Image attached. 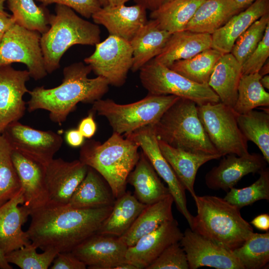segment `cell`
<instances>
[{
	"instance_id": "obj_6",
	"label": "cell",
	"mask_w": 269,
	"mask_h": 269,
	"mask_svg": "<svg viewBox=\"0 0 269 269\" xmlns=\"http://www.w3.org/2000/svg\"><path fill=\"white\" fill-rule=\"evenodd\" d=\"M156 135L172 147L187 151L220 154L209 140L193 101L179 98L153 125Z\"/></svg>"
},
{
	"instance_id": "obj_2",
	"label": "cell",
	"mask_w": 269,
	"mask_h": 269,
	"mask_svg": "<svg viewBox=\"0 0 269 269\" xmlns=\"http://www.w3.org/2000/svg\"><path fill=\"white\" fill-rule=\"evenodd\" d=\"M91 71V67L82 62L65 67L63 79L59 86L50 89L37 87L29 91L28 111H47L53 122L62 125L77 104L93 103L108 92V81L101 76L89 78Z\"/></svg>"
},
{
	"instance_id": "obj_11",
	"label": "cell",
	"mask_w": 269,
	"mask_h": 269,
	"mask_svg": "<svg viewBox=\"0 0 269 269\" xmlns=\"http://www.w3.org/2000/svg\"><path fill=\"white\" fill-rule=\"evenodd\" d=\"M95 46V51L84 59L85 63L97 76L105 78L109 85H124L133 65V50L130 42L109 35Z\"/></svg>"
},
{
	"instance_id": "obj_17",
	"label": "cell",
	"mask_w": 269,
	"mask_h": 269,
	"mask_svg": "<svg viewBox=\"0 0 269 269\" xmlns=\"http://www.w3.org/2000/svg\"><path fill=\"white\" fill-rule=\"evenodd\" d=\"M128 247L119 237L96 233L71 252L91 269H116L126 262Z\"/></svg>"
},
{
	"instance_id": "obj_5",
	"label": "cell",
	"mask_w": 269,
	"mask_h": 269,
	"mask_svg": "<svg viewBox=\"0 0 269 269\" xmlns=\"http://www.w3.org/2000/svg\"><path fill=\"white\" fill-rule=\"evenodd\" d=\"M48 17L49 29L41 34L40 45L45 69L51 73L60 67L65 52L76 44L94 46L100 42L98 24L79 16L71 8L56 4Z\"/></svg>"
},
{
	"instance_id": "obj_38",
	"label": "cell",
	"mask_w": 269,
	"mask_h": 269,
	"mask_svg": "<svg viewBox=\"0 0 269 269\" xmlns=\"http://www.w3.org/2000/svg\"><path fill=\"white\" fill-rule=\"evenodd\" d=\"M7 0L15 23L41 34L48 30L49 14L44 7L37 5L34 0Z\"/></svg>"
},
{
	"instance_id": "obj_31",
	"label": "cell",
	"mask_w": 269,
	"mask_h": 269,
	"mask_svg": "<svg viewBox=\"0 0 269 269\" xmlns=\"http://www.w3.org/2000/svg\"><path fill=\"white\" fill-rule=\"evenodd\" d=\"M174 202L171 194L146 206L132 225L120 239L128 247L133 246L142 236L173 219L172 207Z\"/></svg>"
},
{
	"instance_id": "obj_23",
	"label": "cell",
	"mask_w": 269,
	"mask_h": 269,
	"mask_svg": "<svg viewBox=\"0 0 269 269\" xmlns=\"http://www.w3.org/2000/svg\"><path fill=\"white\" fill-rule=\"evenodd\" d=\"M269 12V0H256L211 34L212 48L223 54L230 53L237 38L255 21Z\"/></svg>"
},
{
	"instance_id": "obj_47",
	"label": "cell",
	"mask_w": 269,
	"mask_h": 269,
	"mask_svg": "<svg viewBox=\"0 0 269 269\" xmlns=\"http://www.w3.org/2000/svg\"><path fill=\"white\" fill-rule=\"evenodd\" d=\"M78 130L85 138H91L95 134L97 125L92 112L80 121Z\"/></svg>"
},
{
	"instance_id": "obj_24",
	"label": "cell",
	"mask_w": 269,
	"mask_h": 269,
	"mask_svg": "<svg viewBox=\"0 0 269 269\" xmlns=\"http://www.w3.org/2000/svg\"><path fill=\"white\" fill-rule=\"evenodd\" d=\"M160 149L176 176L193 199L194 185L199 168L207 162L222 157L220 154L196 153L175 148L158 140Z\"/></svg>"
},
{
	"instance_id": "obj_58",
	"label": "cell",
	"mask_w": 269,
	"mask_h": 269,
	"mask_svg": "<svg viewBox=\"0 0 269 269\" xmlns=\"http://www.w3.org/2000/svg\"><path fill=\"white\" fill-rule=\"evenodd\" d=\"M6 0H0V13H7L4 10V6H3L4 3Z\"/></svg>"
},
{
	"instance_id": "obj_29",
	"label": "cell",
	"mask_w": 269,
	"mask_h": 269,
	"mask_svg": "<svg viewBox=\"0 0 269 269\" xmlns=\"http://www.w3.org/2000/svg\"><path fill=\"white\" fill-rule=\"evenodd\" d=\"M116 200L109 185L95 170L88 167L67 206L77 209H91L113 206Z\"/></svg>"
},
{
	"instance_id": "obj_45",
	"label": "cell",
	"mask_w": 269,
	"mask_h": 269,
	"mask_svg": "<svg viewBox=\"0 0 269 269\" xmlns=\"http://www.w3.org/2000/svg\"><path fill=\"white\" fill-rule=\"evenodd\" d=\"M43 6L52 3L68 6L85 18L92 17L102 5L100 0H36Z\"/></svg>"
},
{
	"instance_id": "obj_30",
	"label": "cell",
	"mask_w": 269,
	"mask_h": 269,
	"mask_svg": "<svg viewBox=\"0 0 269 269\" xmlns=\"http://www.w3.org/2000/svg\"><path fill=\"white\" fill-rule=\"evenodd\" d=\"M242 75V65L235 57L231 53L224 54L217 61L208 84L221 103L233 108Z\"/></svg>"
},
{
	"instance_id": "obj_10",
	"label": "cell",
	"mask_w": 269,
	"mask_h": 269,
	"mask_svg": "<svg viewBox=\"0 0 269 269\" xmlns=\"http://www.w3.org/2000/svg\"><path fill=\"white\" fill-rule=\"evenodd\" d=\"M41 34L16 23L2 36L0 43V66L21 63L25 65L30 77L35 80L44 78L45 68L40 45Z\"/></svg>"
},
{
	"instance_id": "obj_49",
	"label": "cell",
	"mask_w": 269,
	"mask_h": 269,
	"mask_svg": "<svg viewBox=\"0 0 269 269\" xmlns=\"http://www.w3.org/2000/svg\"><path fill=\"white\" fill-rule=\"evenodd\" d=\"M251 224L258 230L268 231L269 229V215L268 214H262L255 217Z\"/></svg>"
},
{
	"instance_id": "obj_44",
	"label": "cell",
	"mask_w": 269,
	"mask_h": 269,
	"mask_svg": "<svg viewBox=\"0 0 269 269\" xmlns=\"http://www.w3.org/2000/svg\"><path fill=\"white\" fill-rule=\"evenodd\" d=\"M269 24L257 47L242 64V74H249L259 72L261 68L269 59Z\"/></svg>"
},
{
	"instance_id": "obj_36",
	"label": "cell",
	"mask_w": 269,
	"mask_h": 269,
	"mask_svg": "<svg viewBox=\"0 0 269 269\" xmlns=\"http://www.w3.org/2000/svg\"><path fill=\"white\" fill-rule=\"evenodd\" d=\"M262 77L258 72L242 75L233 107L237 114H245L259 107H269V93L261 84Z\"/></svg>"
},
{
	"instance_id": "obj_43",
	"label": "cell",
	"mask_w": 269,
	"mask_h": 269,
	"mask_svg": "<svg viewBox=\"0 0 269 269\" xmlns=\"http://www.w3.org/2000/svg\"><path fill=\"white\" fill-rule=\"evenodd\" d=\"M146 269H189L186 254L180 242L167 247Z\"/></svg>"
},
{
	"instance_id": "obj_39",
	"label": "cell",
	"mask_w": 269,
	"mask_h": 269,
	"mask_svg": "<svg viewBox=\"0 0 269 269\" xmlns=\"http://www.w3.org/2000/svg\"><path fill=\"white\" fill-rule=\"evenodd\" d=\"M12 150L7 139L0 133V206L13 197L21 189L12 160Z\"/></svg>"
},
{
	"instance_id": "obj_54",
	"label": "cell",
	"mask_w": 269,
	"mask_h": 269,
	"mask_svg": "<svg viewBox=\"0 0 269 269\" xmlns=\"http://www.w3.org/2000/svg\"><path fill=\"white\" fill-rule=\"evenodd\" d=\"M262 76L268 75L269 73V62L268 60L263 66L261 68L258 72Z\"/></svg>"
},
{
	"instance_id": "obj_59",
	"label": "cell",
	"mask_w": 269,
	"mask_h": 269,
	"mask_svg": "<svg viewBox=\"0 0 269 269\" xmlns=\"http://www.w3.org/2000/svg\"><path fill=\"white\" fill-rule=\"evenodd\" d=\"M102 7L108 5V2L107 0H100Z\"/></svg>"
},
{
	"instance_id": "obj_35",
	"label": "cell",
	"mask_w": 269,
	"mask_h": 269,
	"mask_svg": "<svg viewBox=\"0 0 269 269\" xmlns=\"http://www.w3.org/2000/svg\"><path fill=\"white\" fill-rule=\"evenodd\" d=\"M238 126L248 141L254 142L269 163V111L253 110L238 114Z\"/></svg>"
},
{
	"instance_id": "obj_48",
	"label": "cell",
	"mask_w": 269,
	"mask_h": 269,
	"mask_svg": "<svg viewBox=\"0 0 269 269\" xmlns=\"http://www.w3.org/2000/svg\"><path fill=\"white\" fill-rule=\"evenodd\" d=\"M65 138L69 146L77 147L83 145L85 137L78 129H70L65 132Z\"/></svg>"
},
{
	"instance_id": "obj_16",
	"label": "cell",
	"mask_w": 269,
	"mask_h": 269,
	"mask_svg": "<svg viewBox=\"0 0 269 269\" xmlns=\"http://www.w3.org/2000/svg\"><path fill=\"white\" fill-rule=\"evenodd\" d=\"M30 77L27 70H16L10 65L0 66V133L24 115L23 97L29 92L26 83Z\"/></svg>"
},
{
	"instance_id": "obj_51",
	"label": "cell",
	"mask_w": 269,
	"mask_h": 269,
	"mask_svg": "<svg viewBox=\"0 0 269 269\" xmlns=\"http://www.w3.org/2000/svg\"><path fill=\"white\" fill-rule=\"evenodd\" d=\"M15 22L12 15L7 13H0V32L4 33Z\"/></svg>"
},
{
	"instance_id": "obj_25",
	"label": "cell",
	"mask_w": 269,
	"mask_h": 269,
	"mask_svg": "<svg viewBox=\"0 0 269 269\" xmlns=\"http://www.w3.org/2000/svg\"><path fill=\"white\" fill-rule=\"evenodd\" d=\"M211 48V34L184 30L172 33L161 53L154 60L169 67L176 61L190 58Z\"/></svg>"
},
{
	"instance_id": "obj_37",
	"label": "cell",
	"mask_w": 269,
	"mask_h": 269,
	"mask_svg": "<svg viewBox=\"0 0 269 269\" xmlns=\"http://www.w3.org/2000/svg\"><path fill=\"white\" fill-rule=\"evenodd\" d=\"M244 269L263 268L269 261V232L253 233L239 248L232 251Z\"/></svg>"
},
{
	"instance_id": "obj_40",
	"label": "cell",
	"mask_w": 269,
	"mask_h": 269,
	"mask_svg": "<svg viewBox=\"0 0 269 269\" xmlns=\"http://www.w3.org/2000/svg\"><path fill=\"white\" fill-rule=\"evenodd\" d=\"M259 178L252 185L241 189L231 188L224 199L241 209L261 200H269V169L259 173Z\"/></svg>"
},
{
	"instance_id": "obj_27",
	"label": "cell",
	"mask_w": 269,
	"mask_h": 269,
	"mask_svg": "<svg viewBox=\"0 0 269 269\" xmlns=\"http://www.w3.org/2000/svg\"><path fill=\"white\" fill-rule=\"evenodd\" d=\"M242 10L234 0H206L197 8L185 30L212 34Z\"/></svg>"
},
{
	"instance_id": "obj_34",
	"label": "cell",
	"mask_w": 269,
	"mask_h": 269,
	"mask_svg": "<svg viewBox=\"0 0 269 269\" xmlns=\"http://www.w3.org/2000/svg\"><path fill=\"white\" fill-rule=\"evenodd\" d=\"M223 54L211 48L186 59L174 62L169 68L197 84H208L214 68Z\"/></svg>"
},
{
	"instance_id": "obj_57",
	"label": "cell",
	"mask_w": 269,
	"mask_h": 269,
	"mask_svg": "<svg viewBox=\"0 0 269 269\" xmlns=\"http://www.w3.org/2000/svg\"><path fill=\"white\" fill-rule=\"evenodd\" d=\"M108 5L111 6H116L122 4H125L126 2L130 0H107Z\"/></svg>"
},
{
	"instance_id": "obj_9",
	"label": "cell",
	"mask_w": 269,
	"mask_h": 269,
	"mask_svg": "<svg viewBox=\"0 0 269 269\" xmlns=\"http://www.w3.org/2000/svg\"><path fill=\"white\" fill-rule=\"evenodd\" d=\"M198 117L207 135L222 156L248 154V140L237 123L238 114L221 103L197 106Z\"/></svg>"
},
{
	"instance_id": "obj_41",
	"label": "cell",
	"mask_w": 269,
	"mask_h": 269,
	"mask_svg": "<svg viewBox=\"0 0 269 269\" xmlns=\"http://www.w3.org/2000/svg\"><path fill=\"white\" fill-rule=\"evenodd\" d=\"M269 24V12L255 21L236 40L231 53L242 65L263 38Z\"/></svg>"
},
{
	"instance_id": "obj_15",
	"label": "cell",
	"mask_w": 269,
	"mask_h": 269,
	"mask_svg": "<svg viewBox=\"0 0 269 269\" xmlns=\"http://www.w3.org/2000/svg\"><path fill=\"white\" fill-rule=\"evenodd\" d=\"M88 169V166L79 159L67 161L60 158H53L45 166L48 205H67Z\"/></svg>"
},
{
	"instance_id": "obj_8",
	"label": "cell",
	"mask_w": 269,
	"mask_h": 269,
	"mask_svg": "<svg viewBox=\"0 0 269 269\" xmlns=\"http://www.w3.org/2000/svg\"><path fill=\"white\" fill-rule=\"evenodd\" d=\"M139 78L149 94L174 95L190 100L197 106L220 102L208 84L193 82L154 59L139 69Z\"/></svg>"
},
{
	"instance_id": "obj_46",
	"label": "cell",
	"mask_w": 269,
	"mask_h": 269,
	"mask_svg": "<svg viewBox=\"0 0 269 269\" xmlns=\"http://www.w3.org/2000/svg\"><path fill=\"white\" fill-rule=\"evenodd\" d=\"M53 263L51 269H85L87 267L72 252L58 253Z\"/></svg>"
},
{
	"instance_id": "obj_4",
	"label": "cell",
	"mask_w": 269,
	"mask_h": 269,
	"mask_svg": "<svg viewBox=\"0 0 269 269\" xmlns=\"http://www.w3.org/2000/svg\"><path fill=\"white\" fill-rule=\"evenodd\" d=\"M197 213L190 229L231 251L240 247L254 233L238 207L224 198L212 195L194 198Z\"/></svg>"
},
{
	"instance_id": "obj_19",
	"label": "cell",
	"mask_w": 269,
	"mask_h": 269,
	"mask_svg": "<svg viewBox=\"0 0 269 269\" xmlns=\"http://www.w3.org/2000/svg\"><path fill=\"white\" fill-rule=\"evenodd\" d=\"M218 165L213 167L205 176V183L212 189L229 191L244 176L259 173L267 167V162L259 153L238 156L234 154L225 155Z\"/></svg>"
},
{
	"instance_id": "obj_56",
	"label": "cell",
	"mask_w": 269,
	"mask_h": 269,
	"mask_svg": "<svg viewBox=\"0 0 269 269\" xmlns=\"http://www.w3.org/2000/svg\"><path fill=\"white\" fill-rule=\"evenodd\" d=\"M116 269H137L135 266L127 261L118 266Z\"/></svg>"
},
{
	"instance_id": "obj_52",
	"label": "cell",
	"mask_w": 269,
	"mask_h": 269,
	"mask_svg": "<svg viewBox=\"0 0 269 269\" xmlns=\"http://www.w3.org/2000/svg\"><path fill=\"white\" fill-rule=\"evenodd\" d=\"M256 0H234L238 6L244 10L251 5Z\"/></svg>"
},
{
	"instance_id": "obj_55",
	"label": "cell",
	"mask_w": 269,
	"mask_h": 269,
	"mask_svg": "<svg viewBox=\"0 0 269 269\" xmlns=\"http://www.w3.org/2000/svg\"><path fill=\"white\" fill-rule=\"evenodd\" d=\"M260 82L262 86L267 90L269 89V76L266 75L261 77Z\"/></svg>"
},
{
	"instance_id": "obj_50",
	"label": "cell",
	"mask_w": 269,
	"mask_h": 269,
	"mask_svg": "<svg viewBox=\"0 0 269 269\" xmlns=\"http://www.w3.org/2000/svg\"><path fill=\"white\" fill-rule=\"evenodd\" d=\"M171 0H134L136 4H140L151 11L154 10Z\"/></svg>"
},
{
	"instance_id": "obj_7",
	"label": "cell",
	"mask_w": 269,
	"mask_h": 269,
	"mask_svg": "<svg viewBox=\"0 0 269 269\" xmlns=\"http://www.w3.org/2000/svg\"><path fill=\"white\" fill-rule=\"evenodd\" d=\"M179 98L148 94L141 100L127 104L101 99L93 103L92 110L107 119L113 132L125 135L143 127L155 124Z\"/></svg>"
},
{
	"instance_id": "obj_21",
	"label": "cell",
	"mask_w": 269,
	"mask_h": 269,
	"mask_svg": "<svg viewBox=\"0 0 269 269\" xmlns=\"http://www.w3.org/2000/svg\"><path fill=\"white\" fill-rule=\"evenodd\" d=\"M92 18L95 23L103 25L110 35L129 42L147 21L146 8L138 4L108 5L94 13Z\"/></svg>"
},
{
	"instance_id": "obj_26",
	"label": "cell",
	"mask_w": 269,
	"mask_h": 269,
	"mask_svg": "<svg viewBox=\"0 0 269 269\" xmlns=\"http://www.w3.org/2000/svg\"><path fill=\"white\" fill-rule=\"evenodd\" d=\"M132 185L134 196L146 205L155 203L170 194L169 190L161 181L157 173L143 152L127 178Z\"/></svg>"
},
{
	"instance_id": "obj_20",
	"label": "cell",
	"mask_w": 269,
	"mask_h": 269,
	"mask_svg": "<svg viewBox=\"0 0 269 269\" xmlns=\"http://www.w3.org/2000/svg\"><path fill=\"white\" fill-rule=\"evenodd\" d=\"M23 190L0 206V251L4 255L31 244L27 232L22 229L30 216Z\"/></svg>"
},
{
	"instance_id": "obj_13",
	"label": "cell",
	"mask_w": 269,
	"mask_h": 269,
	"mask_svg": "<svg viewBox=\"0 0 269 269\" xmlns=\"http://www.w3.org/2000/svg\"><path fill=\"white\" fill-rule=\"evenodd\" d=\"M124 136L133 139L138 144L157 174L167 184L177 209L190 226L193 216L187 208L186 189L163 155L153 125L143 127Z\"/></svg>"
},
{
	"instance_id": "obj_42",
	"label": "cell",
	"mask_w": 269,
	"mask_h": 269,
	"mask_svg": "<svg viewBox=\"0 0 269 269\" xmlns=\"http://www.w3.org/2000/svg\"><path fill=\"white\" fill-rule=\"evenodd\" d=\"M36 249L31 243L5 255V259L9 264H13L21 269H47L58 253L50 249L37 253Z\"/></svg>"
},
{
	"instance_id": "obj_22",
	"label": "cell",
	"mask_w": 269,
	"mask_h": 269,
	"mask_svg": "<svg viewBox=\"0 0 269 269\" xmlns=\"http://www.w3.org/2000/svg\"><path fill=\"white\" fill-rule=\"evenodd\" d=\"M11 157L23 190V205L29 210L30 214L47 206L49 198L45 166L13 149Z\"/></svg>"
},
{
	"instance_id": "obj_32",
	"label": "cell",
	"mask_w": 269,
	"mask_h": 269,
	"mask_svg": "<svg viewBox=\"0 0 269 269\" xmlns=\"http://www.w3.org/2000/svg\"><path fill=\"white\" fill-rule=\"evenodd\" d=\"M146 206L129 191L116 199L112 210L97 233L116 237L124 235Z\"/></svg>"
},
{
	"instance_id": "obj_14",
	"label": "cell",
	"mask_w": 269,
	"mask_h": 269,
	"mask_svg": "<svg viewBox=\"0 0 269 269\" xmlns=\"http://www.w3.org/2000/svg\"><path fill=\"white\" fill-rule=\"evenodd\" d=\"M180 244L189 269L209 267L217 269H244L233 252L187 228Z\"/></svg>"
},
{
	"instance_id": "obj_1",
	"label": "cell",
	"mask_w": 269,
	"mask_h": 269,
	"mask_svg": "<svg viewBox=\"0 0 269 269\" xmlns=\"http://www.w3.org/2000/svg\"><path fill=\"white\" fill-rule=\"evenodd\" d=\"M113 206L77 209L48 205L31 213V221L26 232L37 249H52L58 253L71 252L97 233Z\"/></svg>"
},
{
	"instance_id": "obj_3",
	"label": "cell",
	"mask_w": 269,
	"mask_h": 269,
	"mask_svg": "<svg viewBox=\"0 0 269 269\" xmlns=\"http://www.w3.org/2000/svg\"><path fill=\"white\" fill-rule=\"evenodd\" d=\"M113 132L105 142H84L79 160L98 172L111 188L115 198L126 191L127 178L137 163L138 144L133 139Z\"/></svg>"
},
{
	"instance_id": "obj_12",
	"label": "cell",
	"mask_w": 269,
	"mask_h": 269,
	"mask_svg": "<svg viewBox=\"0 0 269 269\" xmlns=\"http://www.w3.org/2000/svg\"><path fill=\"white\" fill-rule=\"evenodd\" d=\"M12 148L47 165L61 147L63 138L51 131H41L15 121L9 124L1 133Z\"/></svg>"
},
{
	"instance_id": "obj_28",
	"label": "cell",
	"mask_w": 269,
	"mask_h": 269,
	"mask_svg": "<svg viewBox=\"0 0 269 269\" xmlns=\"http://www.w3.org/2000/svg\"><path fill=\"white\" fill-rule=\"evenodd\" d=\"M172 33L160 29L154 20L150 19L139 29L130 41L133 50V65L134 72L159 54Z\"/></svg>"
},
{
	"instance_id": "obj_18",
	"label": "cell",
	"mask_w": 269,
	"mask_h": 269,
	"mask_svg": "<svg viewBox=\"0 0 269 269\" xmlns=\"http://www.w3.org/2000/svg\"><path fill=\"white\" fill-rule=\"evenodd\" d=\"M182 236L174 218L166 221L128 247L126 261L137 269H146L167 247L180 242Z\"/></svg>"
},
{
	"instance_id": "obj_60",
	"label": "cell",
	"mask_w": 269,
	"mask_h": 269,
	"mask_svg": "<svg viewBox=\"0 0 269 269\" xmlns=\"http://www.w3.org/2000/svg\"><path fill=\"white\" fill-rule=\"evenodd\" d=\"M3 34H4V33L0 32V42L1 41V39H2Z\"/></svg>"
},
{
	"instance_id": "obj_33",
	"label": "cell",
	"mask_w": 269,
	"mask_h": 269,
	"mask_svg": "<svg viewBox=\"0 0 269 269\" xmlns=\"http://www.w3.org/2000/svg\"><path fill=\"white\" fill-rule=\"evenodd\" d=\"M206 0H171L151 11L149 16L170 33L184 30L197 8Z\"/></svg>"
},
{
	"instance_id": "obj_53",
	"label": "cell",
	"mask_w": 269,
	"mask_h": 269,
	"mask_svg": "<svg viewBox=\"0 0 269 269\" xmlns=\"http://www.w3.org/2000/svg\"><path fill=\"white\" fill-rule=\"evenodd\" d=\"M0 269H11L12 267L6 261L4 254L0 251Z\"/></svg>"
}]
</instances>
